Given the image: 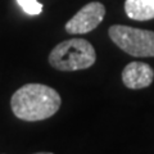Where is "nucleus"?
Masks as SVG:
<instances>
[{
  "mask_svg": "<svg viewBox=\"0 0 154 154\" xmlns=\"http://www.w3.org/2000/svg\"><path fill=\"white\" fill-rule=\"evenodd\" d=\"M154 71L152 67L143 62H131L122 71V82L128 89L137 90L152 85Z\"/></svg>",
  "mask_w": 154,
  "mask_h": 154,
  "instance_id": "nucleus-5",
  "label": "nucleus"
},
{
  "mask_svg": "<svg viewBox=\"0 0 154 154\" xmlns=\"http://www.w3.org/2000/svg\"><path fill=\"white\" fill-rule=\"evenodd\" d=\"M62 99L57 90L42 84H27L12 95L11 107L22 121L36 122L50 118L60 108Z\"/></svg>",
  "mask_w": 154,
  "mask_h": 154,
  "instance_id": "nucleus-1",
  "label": "nucleus"
},
{
  "mask_svg": "<svg viewBox=\"0 0 154 154\" xmlns=\"http://www.w3.org/2000/svg\"><path fill=\"white\" fill-rule=\"evenodd\" d=\"M96 53L88 40L81 37L59 42L49 54V63L53 68L63 72L88 69L95 63Z\"/></svg>",
  "mask_w": 154,
  "mask_h": 154,
  "instance_id": "nucleus-2",
  "label": "nucleus"
},
{
  "mask_svg": "<svg viewBox=\"0 0 154 154\" xmlns=\"http://www.w3.org/2000/svg\"><path fill=\"white\" fill-rule=\"evenodd\" d=\"M125 12L134 21H149L154 18V0H126Z\"/></svg>",
  "mask_w": 154,
  "mask_h": 154,
  "instance_id": "nucleus-6",
  "label": "nucleus"
},
{
  "mask_svg": "<svg viewBox=\"0 0 154 154\" xmlns=\"http://www.w3.org/2000/svg\"><path fill=\"white\" fill-rule=\"evenodd\" d=\"M105 7L99 2L86 4L66 23V31L71 35H82L95 30L103 22Z\"/></svg>",
  "mask_w": 154,
  "mask_h": 154,
  "instance_id": "nucleus-4",
  "label": "nucleus"
},
{
  "mask_svg": "<svg viewBox=\"0 0 154 154\" xmlns=\"http://www.w3.org/2000/svg\"><path fill=\"white\" fill-rule=\"evenodd\" d=\"M17 3L22 11L30 16H37L42 12V4L37 0H17Z\"/></svg>",
  "mask_w": 154,
  "mask_h": 154,
  "instance_id": "nucleus-7",
  "label": "nucleus"
},
{
  "mask_svg": "<svg viewBox=\"0 0 154 154\" xmlns=\"http://www.w3.org/2000/svg\"><path fill=\"white\" fill-rule=\"evenodd\" d=\"M108 33L110 40L127 54L137 58L154 57V31L113 25Z\"/></svg>",
  "mask_w": 154,
  "mask_h": 154,
  "instance_id": "nucleus-3",
  "label": "nucleus"
}]
</instances>
